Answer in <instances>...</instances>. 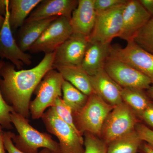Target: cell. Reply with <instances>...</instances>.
I'll list each match as a JSON object with an SVG mask.
<instances>
[{
  "mask_svg": "<svg viewBox=\"0 0 153 153\" xmlns=\"http://www.w3.org/2000/svg\"><path fill=\"white\" fill-rule=\"evenodd\" d=\"M152 17L139 0H128L123 13L122 28L119 38L127 42L133 40Z\"/></svg>",
  "mask_w": 153,
  "mask_h": 153,
  "instance_id": "cell-13",
  "label": "cell"
},
{
  "mask_svg": "<svg viewBox=\"0 0 153 153\" xmlns=\"http://www.w3.org/2000/svg\"><path fill=\"white\" fill-rule=\"evenodd\" d=\"M11 119L19 133L18 135L14 133L12 140L19 150L25 153H39L38 149L43 148L51 153H60L58 143L54 140L50 135L33 128L27 118L13 111L11 113Z\"/></svg>",
  "mask_w": 153,
  "mask_h": 153,
  "instance_id": "cell-2",
  "label": "cell"
},
{
  "mask_svg": "<svg viewBox=\"0 0 153 153\" xmlns=\"http://www.w3.org/2000/svg\"><path fill=\"white\" fill-rule=\"evenodd\" d=\"M147 94L149 98L152 99L153 101V85H152L149 89L147 90Z\"/></svg>",
  "mask_w": 153,
  "mask_h": 153,
  "instance_id": "cell-36",
  "label": "cell"
},
{
  "mask_svg": "<svg viewBox=\"0 0 153 153\" xmlns=\"http://www.w3.org/2000/svg\"><path fill=\"white\" fill-rule=\"evenodd\" d=\"M68 81L85 95L94 92L89 76L80 66H57L53 67Z\"/></svg>",
  "mask_w": 153,
  "mask_h": 153,
  "instance_id": "cell-19",
  "label": "cell"
},
{
  "mask_svg": "<svg viewBox=\"0 0 153 153\" xmlns=\"http://www.w3.org/2000/svg\"><path fill=\"white\" fill-rule=\"evenodd\" d=\"M41 118L47 131L59 140L60 153H84V139L58 116L53 107L44 112Z\"/></svg>",
  "mask_w": 153,
  "mask_h": 153,
  "instance_id": "cell-5",
  "label": "cell"
},
{
  "mask_svg": "<svg viewBox=\"0 0 153 153\" xmlns=\"http://www.w3.org/2000/svg\"><path fill=\"white\" fill-rule=\"evenodd\" d=\"M126 4L97 14L94 27L88 37L89 41L111 44L114 38L119 37L122 28L123 13Z\"/></svg>",
  "mask_w": 153,
  "mask_h": 153,
  "instance_id": "cell-7",
  "label": "cell"
},
{
  "mask_svg": "<svg viewBox=\"0 0 153 153\" xmlns=\"http://www.w3.org/2000/svg\"><path fill=\"white\" fill-rule=\"evenodd\" d=\"M96 16L94 0H78L70 20L73 33L88 37L94 27Z\"/></svg>",
  "mask_w": 153,
  "mask_h": 153,
  "instance_id": "cell-16",
  "label": "cell"
},
{
  "mask_svg": "<svg viewBox=\"0 0 153 153\" xmlns=\"http://www.w3.org/2000/svg\"><path fill=\"white\" fill-rule=\"evenodd\" d=\"M127 1L128 0H94V9L97 14L126 4Z\"/></svg>",
  "mask_w": 153,
  "mask_h": 153,
  "instance_id": "cell-28",
  "label": "cell"
},
{
  "mask_svg": "<svg viewBox=\"0 0 153 153\" xmlns=\"http://www.w3.org/2000/svg\"><path fill=\"white\" fill-rule=\"evenodd\" d=\"M9 16V6L4 22L0 30V58L10 60L18 70H21L24 65L32 64V57L29 54L23 52L17 44L10 26Z\"/></svg>",
  "mask_w": 153,
  "mask_h": 153,
  "instance_id": "cell-11",
  "label": "cell"
},
{
  "mask_svg": "<svg viewBox=\"0 0 153 153\" xmlns=\"http://www.w3.org/2000/svg\"><path fill=\"white\" fill-rule=\"evenodd\" d=\"M142 142L134 130L110 143L107 153H137Z\"/></svg>",
  "mask_w": 153,
  "mask_h": 153,
  "instance_id": "cell-22",
  "label": "cell"
},
{
  "mask_svg": "<svg viewBox=\"0 0 153 153\" xmlns=\"http://www.w3.org/2000/svg\"><path fill=\"white\" fill-rule=\"evenodd\" d=\"M73 33L70 21L65 17H58L47 27L29 52L45 54L55 52Z\"/></svg>",
  "mask_w": 153,
  "mask_h": 153,
  "instance_id": "cell-8",
  "label": "cell"
},
{
  "mask_svg": "<svg viewBox=\"0 0 153 153\" xmlns=\"http://www.w3.org/2000/svg\"><path fill=\"white\" fill-rule=\"evenodd\" d=\"M139 1L148 13L153 16V0H139Z\"/></svg>",
  "mask_w": 153,
  "mask_h": 153,
  "instance_id": "cell-32",
  "label": "cell"
},
{
  "mask_svg": "<svg viewBox=\"0 0 153 153\" xmlns=\"http://www.w3.org/2000/svg\"><path fill=\"white\" fill-rule=\"evenodd\" d=\"M62 91L63 101L70 108L73 115L78 113L87 102L88 96L85 95L70 82L65 80L62 84Z\"/></svg>",
  "mask_w": 153,
  "mask_h": 153,
  "instance_id": "cell-23",
  "label": "cell"
},
{
  "mask_svg": "<svg viewBox=\"0 0 153 153\" xmlns=\"http://www.w3.org/2000/svg\"><path fill=\"white\" fill-rule=\"evenodd\" d=\"M9 4V0H0V15L2 16H5L7 8Z\"/></svg>",
  "mask_w": 153,
  "mask_h": 153,
  "instance_id": "cell-33",
  "label": "cell"
},
{
  "mask_svg": "<svg viewBox=\"0 0 153 153\" xmlns=\"http://www.w3.org/2000/svg\"><path fill=\"white\" fill-rule=\"evenodd\" d=\"M78 3L77 0H42L31 12L25 23L53 17H65L70 21Z\"/></svg>",
  "mask_w": 153,
  "mask_h": 153,
  "instance_id": "cell-14",
  "label": "cell"
},
{
  "mask_svg": "<svg viewBox=\"0 0 153 153\" xmlns=\"http://www.w3.org/2000/svg\"><path fill=\"white\" fill-rule=\"evenodd\" d=\"M94 91L105 102L113 107L123 102V88L115 82L104 68L89 76Z\"/></svg>",
  "mask_w": 153,
  "mask_h": 153,
  "instance_id": "cell-15",
  "label": "cell"
},
{
  "mask_svg": "<svg viewBox=\"0 0 153 153\" xmlns=\"http://www.w3.org/2000/svg\"><path fill=\"white\" fill-rule=\"evenodd\" d=\"M55 52L45 54L38 65L28 70L16 71L13 63H4L0 69V91L15 112L27 118L32 94L45 74L54 68Z\"/></svg>",
  "mask_w": 153,
  "mask_h": 153,
  "instance_id": "cell-1",
  "label": "cell"
},
{
  "mask_svg": "<svg viewBox=\"0 0 153 153\" xmlns=\"http://www.w3.org/2000/svg\"><path fill=\"white\" fill-rule=\"evenodd\" d=\"M64 80L61 74L55 68L45 74L34 91L36 98L30 102V112L33 119L42 117L47 108L54 106L56 99L62 96Z\"/></svg>",
  "mask_w": 153,
  "mask_h": 153,
  "instance_id": "cell-4",
  "label": "cell"
},
{
  "mask_svg": "<svg viewBox=\"0 0 153 153\" xmlns=\"http://www.w3.org/2000/svg\"><path fill=\"white\" fill-rule=\"evenodd\" d=\"M4 63L0 60V69ZM13 111V107L5 101L0 91V125L3 128L12 129L13 128L11 119V113Z\"/></svg>",
  "mask_w": 153,
  "mask_h": 153,
  "instance_id": "cell-27",
  "label": "cell"
},
{
  "mask_svg": "<svg viewBox=\"0 0 153 153\" xmlns=\"http://www.w3.org/2000/svg\"><path fill=\"white\" fill-rule=\"evenodd\" d=\"M84 134V153H107V144L98 136L88 132Z\"/></svg>",
  "mask_w": 153,
  "mask_h": 153,
  "instance_id": "cell-26",
  "label": "cell"
},
{
  "mask_svg": "<svg viewBox=\"0 0 153 153\" xmlns=\"http://www.w3.org/2000/svg\"><path fill=\"white\" fill-rule=\"evenodd\" d=\"M133 40L140 47L153 55V16L137 33Z\"/></svg>",
  "mask_w": 153,
  "mask_h": 153,
  "instance_id": "cell-24",
  "label": "cell"
},
{
  "mask_svg": "<svg viewBox=\"0 0 153 153\" xmlns=\"http://www.w3.org/2000/svg\"><path fill=\"white\" fill-rule=\"evenodd\" d=\"M113 108L93 92L88 96L83 108L73 115L76 128L82 135L88 132L100 136L105 121Z\"/></svg>",
  "mask_w": 153,
  "mask_h": 153,
  "instance_id": "cell-3",
  "label": "cell"
},
{
  "mask_svg": "<svg viewBox=\"0 0 153 153\" xmlns=\"http://www.w3.org/2000/svg\"><path fill=\"white\" fill-rule=\"evenodd\" d=\"M110 56L127 63L146 76L153 85V55L137 45L128 41L124 48L111 46Z\"/></svg>",
  "mask_w": 153,
  "mask_h": 153,
  "instance_id": "cell-10",
  "label": "cell"
},
{
  "mask_svg": "<svg viewBox=\"0 0 153 153\" xmlns=\"http://www.w3.org/2000/svg\"><path fill=\"white\" fill-rule=\"evenodd\" d=\"M153 128V102H152L140 117Z\"/></svg>",
  "mask_w": 153,
  "mask_h": 153,
  "instance_id": "cell-31",
  "label": "cell"
},
{
  "mask_svg": "<svg viewBox=\"0 0 153 153\" xmlns=\"http://www.w3.org/2000/svg\"><path fill=\"white\" fill-rule=\"evenodd\" d=\"M5 21V17L2 16L0 15V30L1 29L3 25H4V22Z\"/></svg>",
  "mask_w": 153,
  "mask_h": 153,
  "instance_id": "cell-37",
  "label": "cell"
},
{
  "mask_svg": "<svg viewBox=\"0 0 153 153\" xmlns=\"http://www.w3.org/2000/svg\"><path fill=\"white\" fill-rule=\"evenodd\" d=\"M111 44H103L98 42H88L81 68L89 76H92L104 68L107 59L110 56Z\"/></svg>",
  "mask_w": 153,
  "mask_h": 153,
  "instance_id": "cell-17",
  "label": "cell"
},
{
  "mask_svg": "<svg viewBox=\"0 0 153 153\" xmlns=\"http://www.w3.org/2000/svg\"><path fill=\"white\" fill-rule=\"evenodd\" d=\"M88 42V36L73 33L55 51L53 67L80 66Z\"/></svg>",
  "mask_w": 153,
  "mask_h": 153,
  "instance_id": "cell-12",
  "label": "cell"
},
{
  "mask_svg": "<svg viewBox=\"0 0 153 153\" xmlns=\"http://www.w3.org/2000/svg\"><path fill=\"white\" fill-rule=\"evenodd\" d=\"M140 138L153 149V130L142 123H138L135 128Z\"/></svg>",
  "mask_w": 153,
  "mask_h": 153,
  "instance_id": "cell-29",
  "label": "cell"
},
{
  "mask_svg": "<svg viewBox=\"0 0 153 153\" xmlns=\"http://www.w3.org/2000/svg\"><path fill=\"white\" fill-rule=\"evenodd\" d=\"M42 0L10 1L9 22L13 33L24 25L31 12Z\"/></svg>",
  "mask_w": 153,
  "mask_h": 153,
  "instance_id": "cell-20",
  "label": "cell"
},
{
  "mask_svg": "<svg viewBox=\"0 0 153 153\" xmlns=\"http://www.w3.org/2000/svg\"><path fill=\"white\" fill-rule=\"evenodd\" d=\"M122 98L139 117L152 102L144 90L138 88H123Z\"/></svg>",
  "mask_w": 153,
  "mask_h": 153,
  "instance_id": "cell-21",
  "label": "cell"
},
{
  "mask_svg": "<svg viewBox=\"0 0 153 153\" xmlns=\"http://www.w3.org/2000/svg\"><path fill=\"white\" fill-rule=\"evenodd\" d=\"M137 114L123 102L114 107L107 117L100 136L106 144L134 130L139 123Z\"/></svg>",
  "mask_w": 153,
  "mask_h": 153,
  "instance_id": "cell-6",
  "label": "cell"
},
{
  "mask_svg": "<svg viewBox=\"0 0 153 153\" xmlns=\"http://www.w3.org/2000/svg\"><path fill=\"white\" fill-rule=\"evenodd\" d=\"M143 149L145 153H153V149L147 144L144 145Z\"/></svg>",
  "mask_w": 153,
  "mask_h": 153,
  "instance_id": "cell-35",
  "label": "cell"
},
{
  "mask_svg": "<svg viewBox=\"0 0 153 153\" xmlns=\"http://www.w3.org/2000/svg\"><path fill=\"white\" fill-rule=\"evenodd\" d=\"M58 17H53L25 23L19 29L17 34L16 41L20 49L24 52L29 51L47 27Z\"/></svg>",
  "mask_w": 153,
  "mask_h": 153,
  "instance_id": "cell-18",
  "label": "cell"
},
{
  "mask_svg": "<svg viewBox=\"0 0 153 153\" xmlns=\"http://www.w3.org/2000/svg\"><path fill=\"white\" fill-rule=\"evenodd\" d=\"M104 69L108 75L122 88L147 90L152 85L150 79L123 61L110 57L105 63Z\"/></svg>",
  "mask_w": 153,
  "mask_h": 153,
  "instance_id": "cell-9",
  "label": "cell"
},
{
  "mask_svg": "<svg viewBox=\"0 0 153 153\" xmlns=\"http://www.w3.org/2000/svg\"><path fill=\"white\" fill-rule=\"evenodd\" d=\"M13 133L11 131H4V142L5 149L8 153H25L19 150L14 144L12 138L13 135ZM39 153H51V152L47 149H44Z\"/></svg>",
  "mask_w": 153,
  "mask_h": 153,
  "instance_id": "cell-30",
  "label": "cell"
},
{
  "mask_svg": "<svg viewBox=\"0 0 153 153\" xmlns=\"http://www.w3.org/2000/svg\"><path fill=\"white\" fill-rule=\"evenodd\" d=\"M52 107L54 108L55 112L60 119L69 125L77 133L82 136V134L78 131L75 126L72 110L64 102L61 97H58L56 99L55 105Z\"/></svg>",
  "mask_w": 153,
  "mask_h": 153,
  "instance_id": "cell-25",
  "label": "cell"
},
{
  "mask_svg": "<svg viewBox=\"0 0 153 153\" xmlns=\"http://www.w3.org/2000/svg\"><path fill=\"white\" fill-rule=\"evenodd\" d=\"M3 128L0 125V153H6V150L5 149L4 145V137L3 134L4 131L2 130Z\"/></svg>",
  "mask_w": 153,
  "mask_h": 153,
  "instance_id": "cell-34",
  "label": "cell"
}]
</instances>
